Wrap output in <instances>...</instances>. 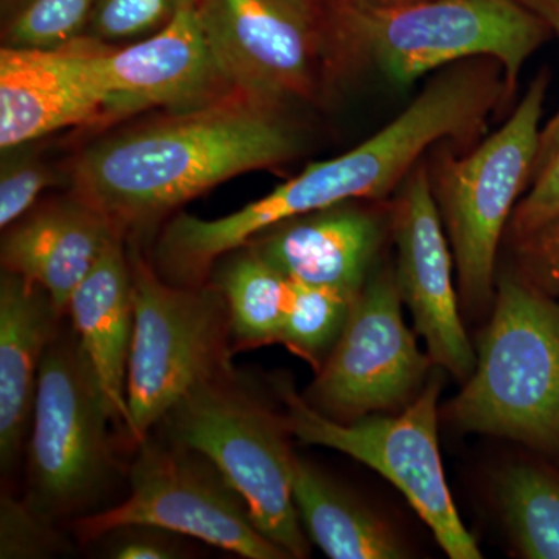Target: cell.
I'll list each match as a JSON object with an SVG mask.
<instances>
[{"mask_svg": "<svg viewBox=\"0 0 559 559\" xmlns=\"http://www.w3.org/2000/svg\"><path fill=\"white\" fill-rule=\"evenodd\" d=\"M362 9H399V7L414 5V3L426 2V0H345Z\"/></svg>", "mask_w": 559, "mask_h": 559, "instance_id": "cell-32", "label": "cell"}, {"mask_svg": "<svg viewBox=\"0 0 559 559\" xmlns=\"http://www.w3.org/2000/svg\"><path fill=\"white\" fill-rule=\"evenodd\" d=\"M290 433L305 444L330 448L380 473L403 492L452 559H480L476 539L460 520L439 450L440 381L426 384L399 417L337 421L314 409L290 384L275 385Z\"/></svg>", "mask_w": 559, "mask_h": 559, "instance_id": "cell-7", "label": "cell"}, {"mask_svg": "<svg viewBox=\"0 0 559 559\" xmlns=\"http://www.w3.org/2000/svg\"><path fill=\"white\" fill-rule=\"evenodd\" d=\"M134 329L128 362L127 436L148 439L154 426L204 382L231 373L229 311L218 286H180L128 253Z\"/></svg>", "mask_w": 559, "mask_h": 559, "instance_id": "cell-4", "label": "cell"}, {"mask_svg": "<svg viewBox=\"0 0 559 559\" xmlns=\"http://www.w3.org/2000/svg\"><path fill=\"white\" fill-rule=\"evenodd\" d=\"M559 213V146L533 178L532 189L522 198L510 219L511 237L535 229Z\"/></svg>", "mask_w": 559, "mask_h": 559, "instance_id": "cell-28", "label": "cell"}, {"mask_svg": "<svg viewBox=\"0 0 559 559\" xmlns=\"http://www.w3.org/2000/svg\"><path fill=\"white\" fill-rule=\"evenodd\" d=\"M337 35L396 86L448 66L491 58L513 94L528 58L554 32L520 0H426L362 9L340 0Z\"/></svg>", "mask_w": 559, "mask_h": 559, "instance_id": "cell-3", "label": "cell"}, {"mask_svg": "<svg viewBox=\"0 0 559 559\" xmlns=\"http://www.w3.org/2000/svg\"><path fill=\"white\" fill-rule=\"evenodd\" d=\"M500 513L522 558L559 559V476L516 463L496 480Z\"/></svg>", "mask_w": 559, "mask_h": 559, "instance_id": "cell-21", "label": "cell"}, {"mask_svg": "<svg viewBox=\"0 0 559 559\" xmlns=\"http://www.w3.org/2000/svg\"><path fill=\"white\" fill-rule=\"evenodd\" d=\"M121 235L86 202H58L10 227L2 242L3 270L49 294L61 316L76 286Z\"/></svg>", "mask_w": 559, "mask_h": 559, "instance_id": "cell-16", "label": "cell"}, {"mask_svg": "<svg viewBox=\"0 0 559 559\" xmlns=\"http://www.w3.org/2000/svg\"><path fill=\"white\" fill-rule=\"evenodd\" d=\"M198 9L231 90L275 106L312 95L323 46L312 0H198Z\"/></svg>", "mask_w": 559, "mask_h": 559, "instance_id": "cell-11", "label": "cell"}, {"mask_svg": "<svg viewBox=\"0 0 559 559\" xmlns=\"http://www.w3.org/2000/svg\"><path fill=\"white\" fill-rule=\"evenodd\" d=\"M72 330L84 358L102 389L114 425L127 432L128 362H130L134 305L131 267L121 235L109 242L68 304Z\"/></svg>", "mask_w": 559, "mask_h": 559, "instance_id": "cell-17", "label": "cell"}, {"mask_svg": "<svg viewBox=\"0 0 559 559\" xmlns=\"http://www.w3.org/2000/svg\"><path fill=\"white\" fill-rule=\"evenodd\" d=\"M559 146V109L557 114L549 121L546 127L540 131V143L538 159H536L535 171H533V178L536 173L546 165V162L550 159L551 154L555 153Z\"/></svg>", "mask_w": 559, "mask_h": 559, "instance_id": "cell-30", "label": "cell"}, {"mask_svg": "<svg viewBox=\"0 0 559 559\" xmlns=\"http://www.w3.org/2000/svg\"><path fill=\"white\" fill-rule=\"evenodd\" d=\"M547 84L540 72L498 131L466 156L441 160L430 178L469 307L491 300L500 240L538 159Z\"/></svg>", "mask_w": 559, "mask_h": 559, "instance_id": "cell-6", "label": "cell"}, {"mask_svg": "<svg viewBox=\"0 0 559 559\" xmlns=\"http://www.w3.org/2000/svg\"><path fill=\"white\" fill-rule=\"evenodd\" d=\"M0 51V146L17 148L109 112L91 51L81 47Z\"/></svg>", "mask_w": 559, "mask_h": 559, "instance_id": "cell-14", "label": "cell"}, {"mask_svg": "<svg viewBox=\"0 0 559 559\" xmlns=\"http://www.w3.org/2000/svg\"><path fill=\"white\" fill-rule=\"evenodd\" d=\"M399 190L392 230L401 299L426 342L430 360L459 380H468L477 356L460 319L454 259L425 162L415 165Z\"/></svg>", "mask_w": 559, "mask_h": 559, "instance_id": "cell-12", "label": "cell"}, {"mask_svg": "<svg viewBox=\"0 0 559 559\" xmlns=\"http://www.w3.org/2000/svg\"><path fill=\"white\" fill-rule=\"evenodd\" d=\"M190 0H97L90 32L94 40L131 44L159 32Z\"/></svg>", "mask_w": 559, "mask_h": 559, "instance_id": "cell-24", "label": "cell"}, {"mask_svg": "<svg viewBox=\"0 0 559 559\" xmlns=\"http://www.w3.org/2000/svg\"><path fill=\"white\" fill-rule=\"evenodd\" d=\"M401 304L395 271L367 278L305 399L314 409L347 423L414 396L432 360L419 352Z\"/></svg>", "mask_w": 559, "mask_h": 559, "instance_id": "cell-10", "label": "cell"}, {"mask_svg": "<svg viewBox=\"0 0 559 559\" xmlns=\"http://www.w3.org/2000/svg\"><path fill=\"white\" fill-rule=\"evenodd\" d=\"M130 473L131 492L119 506L73 522L83 543L127 527L189 536L246 559H286L257 527L245 499L200 452L170 440L146 439Z\"/></svg>", "mask_w": 559, "mask_h": 559, "instance_id": "cell-9", "label": "cell"}, {"mask_svg": "<svg viewBox=\"0 0 559 559\" xmlns=\"http://www.w3.org/2000/svg\"><path fill=\"white\" fill-rule=\"evenodd\" d=\"M108 404L75 333H58L40 366L28 441V503L55 522L91 509L114 471Z\"/></svg>", "mask_w": 559, "mask_h": 559, "instance_id": "cell-8", "label": "cell"}, {"mask_svg": "<svg viewBox=\"0 0 559 559\" xmlns=\"http://www.w3.org/2000/svg\"><path fill=\"white\" fill-rule=\"evenodd\" d=\"M355 201L283 221L248 246L285 277L359 294L385 237V221Z\"/></svg>", "mask_w": 559, "mask_h": 559, "instance_id": "cell-15", "label": "cell"}, {"mask_svg": "<svg viewBox=\"0 0 559 559\" xmlns=\"http://www.w3.org/2000/svg\"><path fill=\"white\" fill-rule=\"evenodd\" d=\"M513 241L518 278L559 300V213Z\"/></svg>", "mask_w": 559, "mask_h": 559, "instance_id": "cell-26", "label": "cell"}, {"mask_svg": "<svg viewBox=\"0 0 559 559\" xmlns=\"http://www.w3.org/2000/svg\"><path fill=\"white\" fill-rule=\"evenodd\" d=\"M64 316L49 294L20 275L0 282V463L10 469L32 425L39 371Z\"/></svg>", "mask_w": 559, "mask_h": 559, "instance_id": "cell-18", "label": "cell"}, {"mask_svg": "<svg viewBox=\"0 0 559 559\" xmlns=\"http://www.w3.org/2000/svg\"><path fill=\"white\" fill-rule=\"evenodd\" d=\"M520 2L533 13L538 14L540 20L546 21L551 31L559 35V0H520Z\"/></svg>", "mask_w": 559, "mask_h": 559, "instance_id": "cell-31", "label": "cell"}, {"mask_svg": "<svg viewBox=\"0 0 559 559\" xmlns=\"http://www.w3.org/2000/svg\"><path fill=\"white\" fill-rule=\"evenodd\" d=\"M53 178L39 162L17 159L3 165L0 179V226L10 229L35 205Z\"/></svg>", "mask_w": 559, "mask_h": 559, "instance_id": "cell-27", "label": "cell"}, {"mask_svg": "<svg viewBox=\"0 0 559 559\" xmlns=\"http://www.w3.org/2000/svg\"><path fill=\"white\" fill-rule=\"evenodd\" d=\"M97 0H3V43L28 50H60L90 31Z\"/></svg>", "mask_w": 559, "mask_h": 559, "instance_id": "cell-23", "label": "cell"}, {"mask_svg": "<svg viewBox=\"0 0 559 559\" xmlns=\"http://www.w3.org/2000/svg\"><path fill=\"white\" fill-rule=\"evenodd\" d=\"M119 540L110 546L109 557L116 559H173L182 557L178 544L170 540L173 533L153 527L117 530Z\"/></svg>", "mask_w": 559, "mask_h": 559, "instance_id": "cell-29", "label": "cell"}, {"mask_svg": "<svg viewBox=\"0 0 559 559\" xmlns=\"http://www.w3.org/2000/svg\"><path fill=\"white\" fill-rule=\"evenodd\" d=\"M297 146L277 106L235 91L94 143L73 167L75 197L123 234L235 176L283 164Z\"/></svg>", "mask_w": 559, "mask_h": 559, "instance_id": "cell-1", "label": "cell"}, {"mask_svg": "<svg viewBox=\"0 0 559 559\" xmlns=\"http://www.w3.org/2000/svg\"><path fill=\"white\" fill-rule=\"evenodd\" d=\"M221 271L216 286L226 299L231 336L240 347L280 342L288 316L293 280L245 246Z\"/></svg>", "mask_w": 559, "mask_h": 559, "instance_id": "cell-20", "label": "cell"}, {"mask_svg": "<svg viewBox=\"0 0 559 559\" xmlns=\"http://www.w3.org/2000/svg\"><path fill=\"white\" fill-rule=\"evenodd\" d=\"M160 425L168 439L200 452L240 492L253 522L289 558H307L293 498L294 459L286 417H280L235 371L189 393Z\"/></svg>", "mask_w": 559, "mask_h": 559, "instance_id": "cell-5", "label": "cell"}, {"mask_svg": "<svg viewBox=\"0 0 559 559\" xmlns=\"http://www.w3.org/2000/svg\"><path fill=\"white\" fill-rule=\"evenodd\" d=\"M448 417L465 432L559 454V300L499 280L476 367Z\"/></svg>", "mask_w": 559, "mask_h": 559, "instance_id": "cell-2", "label": "cell"}, {"mask_svg": "<svg viewBox=\"0 0 559 559\" xmlns=\"http://www.w3.org/2000/svg\"><path fill=\"white\" fill-rule=\"evenodd\" d=\"M51 521L31 503L3 496L0 506V558H44L60 550Z\"/></svg>", "mask_w": 559, "mask_h": 559, "instance_id": "cell-25", "label": "cell"}, {"mask_svg": "<svg viewBox=\"0 0 559 559\" xmlns=\"http://www.w3.org/2000/svg\"><path fill=\"white\" fill-rule=\"evenodd\" d=\"M91 58L114 114L197 108L231 90L210 49L198 0L183 3L159 32L114 51H91Z\"/></svg>", "mask_w": 559, "mask_h": 559, "instance_id": "cell-13", "label": "cell"}, {"mask_svg": "<svg viewBox=\"0 0 559 559\" xmlns=\"http://www.w3.org/2000/svg\"><path fill=\"white\" fill-rule=\"evenodd\" d=\"M358 296L293 280V297L280 344H285L290 352L314 366H322L340 340Z\"/></svg>", "mask_w": 559, "mask_h": 559, "instance_id": "cell-22", "label": "cell"}, {"mask_svg": "<svg viewBox=\"0 0 559 559\" xmlns=\"http://www.w3.org/2000/svg\"><path fill=\"white\" fill-rule=\"evenodd\" d=\"M293 498L305 532L326 557H407L406 547L381 518L299 457L294 459Z\"/></svg>", "mask_w": 559, "mask_h": 559, "instance_id": "cell-19", "label": "cell"}]
</instances>
